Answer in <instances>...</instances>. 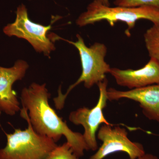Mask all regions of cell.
I'll return each mask as SVG.
<instances>
[{
  "instance_id": "obj_10",
  "label": "cell",
  "mask_w": 159,
  "mask_h": 159,
  "mask_svg": "<svg viewBox=\"0 0 159 159\" xmlns=\"http://www.w3.org/2000/svg\"><path fill=\"white\" fill-rule=\"evenodd\" d=\"M110 74L118 85L130 89L159 84V61L154 58L142 68L121 70L111 68Z\"/></svg>"
},
{
  "instance_id": "obj_4",
  "label": "cell",
  "mask_w": 159,
  "mask_h": 159,
  "mask_svg": "<svg viewBox=\"0 0 159 159\" xmlns=\"http://www.w3.org/2000/svg\"><path fill=\"white\" fill-rule=\"evenodd\" d=\"M142 19L148 20L154 25H159V10L149 6L111 7L103 5L100 0H94L89 4L86 11L80 15L76 24L84 27L106 20L113 27L116 23L123 22L128 27L125 34L129 36V31L134 28L137 21Z\"/></svg>"
},
{
  "instance_id": "obj_9",
  "label": "cell",
  "mask_w": 159,
  "mask_h": 159,
  "mask_svg": "<svg viewBox=\"0 0 159 159\" xmlns=\"http://www.w3.org/2000/svg\"><path fill=\"white\" fill-rule=\"evenodd\" d=\"M108 100L127 99L139 102L145 116L159 123V84H153L126 91L107 90Z\"/></svg>"
},
{
  "instance_id": "obj_8",
  "label": "cell",
  "mask_w": 159,
  "mask_h": 159,
  "mask_svg": "<svg viewBox=\"0 0 159 159\" xmlns=\"http://www.w3.org/2000/svg\"><path fill=\"white\" fill-rule=\"evenodd\" d=\"M29 66L27 62L19 60L13 66H0V111L9 116H14L20 110L16 93L12 89L15 82L21 80Z\"/></svg>"
},
{
  "instance_id": "obj_2",
  "label": "cell",
  "mask_w": 159,
  "mask_h": 159,
  "mask_svg": "<svg viewBox=\"0 0 159 159\" xmlns=\"http://www.w3.org/2000/svg\"><path fill=\"white\" fill-rule=\"evenodd\" d=\"M57 37L56 39L64 40L73 45L77 49L82 67V73L77 81L69 87L64 94L61 93L60 86L58 90V96L53 99L56 108L61 110L64 106L69 94L74 88L81 83H84L86 88H91L106 78V74L110 73L111 68L105 61L107 49L104 44L96 42L88 48L79 34H77V40L75 42L63 39L57 35Z\"/></svg>"
},
{
  "instance_id": "obj_14",
  "label": "cell",
  "mask_w": 159,
  "mask_h": 159,
  "mask_svg": "<svg viewBox=\"0 0 159 159\" xmlns=\"http://www.w3.org/2000/svg\"><path fill=\"white\" fill-rule=\"evenodd\" d=\"M138 159H159L156 156L152 154H146L140 157Z\"/></svg>"
},
{
  "instance_id": "obj_3",
  "label": "cell",
  "mask_w": 159,
  "mask_h": 159,
  "mask_svg": "<svg viewBox=\"0 0 159 159\" xmlns=\"http://www.w3.org/2000/svg\"><path fill=\"white\" fill-rule=\"evenodd\" d=\"M20 116L28 123L25 130L5 133L7 143L0 148V159H44L57 146L53 139L37 133L31 125L28 111L22 107Z\"/></svg>"
},
{
  "instance_id": "obj_11",
  "label": "cell",
  "mask_w": 159,
  "mask_h": 159,
  "mask_svg": "<svg viewBox=\"0 0 159 159\" xmlns=\"http://www.w3.org/2000/svg\"><path fill=\"white\" fill-rule=\"evenodd\" d=\"M145 47L150 58L159 61V25H153L144 34Z\"/></svg>"
},
{
  "instance_id": "obj_13",
  "label": "cell",
  "mask_w": 159,
  "mask_h": 159,
  "mask_svg": "<svg viewBox=\"0 0 159 159\" xmlns=\"http://www.w3.org/2000/svg\"><path fill=\"white\" fill-rule=\"evenodd\" d=\"M116 6L139 7L149 6L159 10V0H115Z\"/></svg>"
},
{
  "instance_id": "obj_7",
  "label": "cell",
  "mask_w": 159,
  "mask_h": 159,
  "mask_svg": "<svg viewBox=\"0 0 159 159\" xmlns=\"http://www.w3.org/2000/svg\"><path fill=\"white\" fill-rule=\"evenodd\" d=\"M97 137L102 144L89 159H103L119 152L127 154L129 159H138L145 154L143 145L130 141L127 131L120 126L103 124L99 129Z\"/></svg>"
},
{
  "instance_id": "obj_6",
  "label": "cell",
  "mask_w": 159,
  "mask_h": 159,
  "mask_svg": "<svg viewBox=\"0 0 159 159\" xmlns=\"http://www.w3.org/2000/svg\"><path fill=\"white\" fill-rule=\"evenodd\" d=\"M107 85L108 80L107 78L97 84L99 98L97 105L93 108L80 107L71 112L69 115L70 122L74 125H82L84 129L83 136L89 150L96 151L98 149L96 134L100 125L104 124L113 125L105 119L103 112L108 100Z\"/></svg>"
},
{
  "instance_id": "obj_1",
  "label": "cell",
  "mask_w": 159,
  "mask_h": 159,
  "mask_svg": "<svg viewBox=\"0 0 159 159\" xmlns=\"http://www.w3.org/2000/svg\"><path fill=\"white\" fill-rule=\"evenodd\" d=\"M51 94L46 84L33 83L22 90L20 99L22 107L28 111L33 129L37 133L58 142L64 136L78 157L83 156L89 150L83 134L73 131L66 121L57 115L51 107L49 100Z\"/></svg>"
},
{
  "instance_id": "obj_5",
  "label": "cell",
  "mask_w": 159,
  "mask_h": 159,
  "mask_svg": "<svg viewBox=\"0 0 159 159\" xmlns=\"http://www.w3.org/2000/svg\"><path fill=\"white\" fill-rule=\"evenodd\" d=\"M51 26L32 22L29 18L25 6L22 4L17 8L15 21L4 27L3 32L8 36L26 40L37 52L49 57L51 52L55 50L53 39L48 34Z\"/></svg>"
},
{
  "instance_id": "obj_15",
  "label": "cell",
  "mask_w": 159,
  "mask_h": 159,
  "mask_svg": "<svg viewBox=\"0 0 159 159\" xmlns=\"http://www.w3.org/2000/svg\"><path fill=\"white\" fill-rule=\"evenodd\" d=\"M100 1L103 5H105L106 6H110V4L109 2V0H100Z\"/></svg>"
},
{
  "instance_id": "obj_12",
  "label": "cell",
  "mask_w": 159,
  "mask_h": 159,
  "mask_svg": "<svg viewBox=\"0 0 159 159\" xmlns=\"http://www.w3.org/2000/svg\"><path fill=\"white\" fill-rule=\"evenodd\" d=\"M74 153L70 145L66 142L57 145L44 159H79Z\"/></svg>"
}]
</instances>
